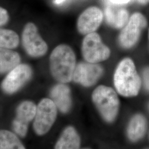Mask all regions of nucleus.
Returning a JSON list of instances; mask_svg holds the SVG:
<instances>
[{
	"mask_svg": "<svg viewBox=\"0 0 149 149\" xmlns=\"http://www.w3.org/2000/svg\"><path fill=\"white\" fill-rule=\"evenodd\" d=\"M76 65L74 52L66 44L58 45L50 54V71L54 79L59 83L67 84L72 81Z\"/></svg>",
	"mask_w": 149,
	"mask_h": 149,
	"instance_id": "1",
	"label": "nucleus"
},
{
	"mask_svg": "<svg viewBox=\"0 0 149 149\" xmlns=\"http://www.w3.org/2000/svg\"><path fill=\"white\" fill-rule=\"evenodd\" d=\"M114 85L117 91L122 96L133 97L138 95L141 79L130 58H124L118 65L114 74Z\"/></svg>",
	"mask_w": 149,
	"mask_h": 149,
	"instance_id": "2",
	"label": "nucleus"
},
{
	"mask_svg": "<svg viewBox=\"0 0 149 149\" xmlns=\"http://www.w3.org/2000/svg\"><path fill=\"white\" fill-rule=\"evenodd\" d=\"M92 100L103 118L108 123L116 119L119 109L117 93L111 87L100 85L93 91Z\"/></svg>",
	"mask_w": 149,
	"mask_h": 149,
	"instance_id": "3",
	"label": "nucleus"
},
{
	"mask_svg": "<svg viewBox=\"0 0 149 149\" xmlns=\"http://www.w3.org/2000/svg\"><path fill=\"white\" fill-rule=\"evenodd\" d=\"M21 43L27 55L33 58L42 57L48 52V44L39 33L36 24L32 22L27 23L23 28Z\"/></svg>",
	"mask_w": 149,
	"mask_h": 149,
	"instance_id": "4",
	"label": "nucleus"
},
{
	"mask_svg": "<svg viewBox=\"0 0 149 149\" xmlns=\"http://www.w3.org/2000/svg\"><path fill=\"white\" fill-rule=\"evenodd\" d=\"M82 54L86 61L98 64L105 61L111 56V50L102 41L96 32L86 35L82 43Z\"/></svg>",
	"mask_w": 149,
	"mask_h": 149,
	"instance_id": "5",
	"label": "nucleus"
},
{
	"mask_svg": "<svg viewBox=\"0 0 149 149\" xmlns=\"http://www.w3.org/2000/svg\"><path fill=\"white\" fill-rule=\"evenodd\" d=\"M58 108L50 98H43L37 106L33 128L38 135L47 133L57 117Z\"/></svg>",
	"mask_w": 149,
	"mask_h": 149,
	"instance_id": "6",
	"label": "nucleus"
},
{
	"mask_svg": "<svg viewBox=\"0 0 149 149\" xmlns=\"http://www.w3.org/2000/svg\"><path fill=\"white\" fill-rule=\"evenodd\" d=\"M147 24V20L143 14L134 13L129 17L119 36L118 42L120 45L124 49L133 48L138 43L141 32Z\"/></svg>",
	"mask_w": 149,
	"mask_h": 149,
	"instance_id": "7",
	"label": "nucleus"
},
{
	"mask_svg": "<svg viewBox=\"0 0 149 149\" xmlns=\"http://www.w3.org/2000/svg\"><path fill=\"white\" fill-rule=\"evenodd\" d=\"M32 75V67L29 64L20 63L6 75L1 82V89L6 94H14L31 80Z\"/></svg>",
	"mask_w": 149,
	"mask_h": 149,
	"instance_id": "8",
	"label": "nucleus"
},
{
	"mask_svg": "<svg viewBox=\"0 0 149 149\" xmlns=\"http://www.w3.org/2000/svg\"><path fill=\"white\" fill-rule=\"evenodd\" d=\"M103 74V69L100 65L88 62H81L76 65L72 81L84 87L95 85Z\"/></svg>",
	"mask_w": 149,
	"mask_h": 149,
	"instance_id": "9",
	"label": "nucleus"
},
{
	"mask_svg": "<svg viewBox=\"0 0 149 149\" xmlns=\"http://www.w3.org/2000/svg\"><path fill=\"white\" fill-rule=\"evenodd\" d=\"M36 111L37 105L31 101H23L18 106L13 122V129L17 135L21 137L26 135L28 124L34 120Z\"/></svg>",
	"mask_w": 149,
	"mask_h": 149,
	"instance_id": "10",
	"label": "nucleus"
},
{
	"mask_svg": "<svg viewBox=\"0 0 149 149\" xmlns=\"http://www.w3.org/2000/svg\"><path fill=\"white\" fill-rule=\"evenodd\" d=\"M103 13L98 7L92 6L87 8L78 18L77 30L80 34L87 35L96 32L101 24Z\"/></svg>",
	"mask_w": 149,
	"mask_h": 149,
	"instance_id": "11",
	"label": "nucleus"
},
{
	"mask_svg": "<svg viewBox=\"0 0 149 149\" xmlns=\"http://www.w3.org/2000/svg\"><path fill=\"white\" fill-rule=\"evenodd\" d=\"M50 96L60 112L63 113L69 112L72 106V99L69 87L66 84L59 83L54 86L50 90Z\"/></svg>",
	"mask_w": 149,
	"mask_h": 149,
	"instance_id": "12",
	"label": "nucleus"
},
{
	"mask_svg": "<svg viewBox=\"0 0 149 149\" xmlns=\"http://www.w3.org/2000/svg\"><path fill=\"white\" fill-rule=\"evenodd\" d=\"M148 123L143 114H136L130 119L128 124L127 134L133 142H136L145 136L147 130Z\"/></svg>",
	"mask_w": 149,
	"mask_h": 149,
	"instance_id": "13",
	"label": "nucleus"
},
{
	"mask_svg": "<svg viewBox=\"0 0 149 149\" xmlns=\"http://www.w3.org/2000/svg\"><path fill=\"white\" fill-rule=\"evenodd\" d=\"M80 136L72 127L65 128L55 146V149H80Z\"/></svg>",
	"mask_w": 149,
	"mask_h": 149,
	"instance_id": "14",
	"label": "nucleus"
},
{
	"mask_svg": "<svg viewBox=\"0 0 149 149\" xmlns=\"http://www.w3.org/2000/svg\"><path fill=\"white\" fill-rule=\"evenodd\" d=\"M21 62V57L18 52L0 48V74H7Z\"/></svg>",
	"mask_w": 149,
	"mask_h": 149,
	"instance_id": "15",
	"label": "nucleus"
},
{
	"mask_svg": "<svg viewBox=\"0 0 149 149\" xmlns=\"http://www.w3.org/2000/svg\"><path fill=\"white\" fill-rule=\"evenodd\" d=\"M105 14L107 23L117 29L123 28L129 19V13L125 8H121L115 12L112 8L108 7L106 9Z\"/></svg>",
	"mask_w": 149,
	"mask_h": 149,
	"instance_id": "16",
	"label": "nucleus"
},
{
	"mask_svg": "<svg viewBox=\"0 0 149 149\" xmlns=\"http://www.w3.org/2000/svg\"><path fill=\"white\" fill-rule=\"evenodd\" d=\"M0 149H26L16 133L0 130Z\"/></svg>",
	"mask_w": 149,
	"mask_h": 149,
	"instance_id": "17",
	"label": "nucleus"
},
{
	"mask_svg": "<svg viewBox=\"0 0 149 149\" xmlns=\"http://www.w3.org/2000/svg\"><path fill=\"white\" fill-rule=\"evenodd\" d=\"M20 43V38L17 32L10 29L0 28V48L13 50Z\"/></svg>",
	"mask_w": 149,
	"mask_h": 149,
	"instance_id": "18",
	"label": "nucleus"
},
{
	"mask_svg": "<svg viewBox=\"0 0 149 149\" xmlns=\"http://www.w3.org/2000/svg\"><path fill=\"white\" fill-rule=\"evenodd\" d=\"M10 20V15L5 8L0 6V27L5 26Z\"/></svg>",
	"mask_w": 149,
	"mask_h": 149,
	"instance_id": "19",
	"label": "nucleus"
},
{
	"mask_svg": "<svg viewBox=\"0 0 149 149\" xmlns=\"http://www.w3.org/2000/svg\"><path fill=\"white\" fill-rule=\"evenodd\" d=\"M142 76L144 88L149 92V67H147L144 69Z\"/></svg>",
	"mask_w": 149,
	"mask_h": 149,
	"instance_id": "20",
	"label": "nucleus"
},
{
	"mask_svg": "<svg viewBox=\"0 0 149 149\" xmlns=\"http://www.w3.org/2000/svg\"><path fill=\"white\" fill-rule=\"evenodd\" d=\"M112 3L116 4H125L130 2L131 0H109Z\"/></svg>",
	"mask_w": 149,
	"mask_h": 149,
	"instance_id": "21",
	"label": "nucleus"
},
{
	"mask_svg": "<svg viewBox=\"0 0 149 149\" xmlns=\"http://www.w3.org/2000/svg\"><path fill=\"white\" fill-rule=\"evenodd\" d=\"M136 1L138 2L139 3L143 5H147L149 3V0H136Z\"/></svg>",
	"mask_w": 149,
	"mask_h": 149,
	"instance_id": "22",
	"label": "nucleus"
},
{
	"mask_svg": "<svg viewBox=\"0 0 149 149\" xmlns=\"http://www.w3.org/2000/svg\"><path fill=\"white\" fill-rule=\"evenodd\" d=\"M65 0H55V3L56 4H60L61 3H62L63 2H64Z\"/></svg>",
	"mask_w": 149,
	"mask_h": 149,
	"instance_id": "23",
	"label": "nucleus"
},
{
	"mask_svg": "<svg viewBox=\"0 0 149 149\" xmlns=\"http://www.w3.org/2000/svg\"></svg>",
	"mask_w": 149,
	"mask_h": 149,
	"instance_id": "24",
	"label": "nucleus"
},
{
	"mask_svg": "<svg viewBox=\"0 0 149 149\" xmlns=\"http://www.w3.org/2000/svg\"></svg>",
	"mask_w": 149,
	"mask_h": 149,
	"instance_id": "25",
	"label": "nucleus"
},
{
	"mask_svg": "<svg viewBox=\"0 0 149 149\" xmlns=\"http://www.w3.org/2000/svg\"></svg>",
	"mask_w": 149,
	"mask_h": 149,
	"instance_id": "26",
	"label": "nucleus"
}]
</instances>
